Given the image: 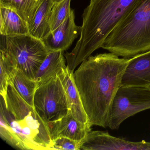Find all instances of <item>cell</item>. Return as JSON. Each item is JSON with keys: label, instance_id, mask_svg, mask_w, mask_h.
Returning a JSON list of instances; mask_svg holds the SVG:
<instances>
[{"label": "cell", "instance_id": "9c48e42d", "mask_svg": "<svg viewBox=\"0 0 150 150\" xmlns=\"http://www.w3.org/2000/svg\"><path fill=\"white\" fill-rule=\"evenodd\" d=\"M81 32V27L75 24L74 11L71 9L64 22L42 41L49 51L64 52L70 48Z\"/></svg>", "mask_w": 150, "mask_h": 150}, {"label": "cell", "instance_id": "6da1fadb", "mask_svg": "<svg viewBox=\"0 0 150 150\" xmlns=\"http://www.w3.org/2000/svg\"><path fill=\"white\" fill-rule=\"evenodd\" d=\"M129 59L105 53L90 56L73 73V78L91 126L108 127L110 110Z\"/></svg>", "mask_w": 150, "mask_h": 150}, {"label": "cell", "instance_id": "7402d4cb", "mask_svg": "<svg viewBox=\"0 0 150 150\" xmlns=\"http://www.w3.org/2000/svg\"><path fill=\"white\" fill-rule=\"evenodd\" d=\"M38 1H39H39H40V0H38Z\"/></svg>", "mask_w": 150, "mask_h": 150}, {"label": "cell", "instance_id": "5b68a950", "mask_svg": "<svg viewBox=\"0 0 150 150\" xmlns=\"http://www.w3.org/2000/svg\"><path fill=\"white\" fill-rule=\"evenodd\" d=\"M1 35L0 56L29 79L35 80L39 67L50 52L43 42L29 34Z\"/></svg>", "mask_w": 150, "mask_h": 150}, {"label": "cell", "instance_id": "2e32d148", "mask_svg": "<svg viewBox=\"0 0 150 150\" xmlns=\"http://www.w3.org/2000/svg\"><path fill=\"white\" fill-rule=\"evenodd\" d=\"M9 84L13 85L20 95L29 104L34 107V96L38 87L37 82L35 80L29 79L21 70L16 68L10 75Z\"/></svg>", "mask_w": 150, "mask_h": 150}, {"label": "cell", "instance_id": "277c9868", "mask_svg": "<svg viewBox=\"0 0 150 150\" xmlns=\"http://www.w3.org/2000/svg\"><path fill=\"white\" fill-rule=\"evenodd\" d=\"M102 48L129 59L150 50V0H140L106 38Z\"/></svg>", "mask_w": 150, "mask_h": 150}, {"label": "cell", "instance_id": "ffe728a7", "mask_svg": "<svg viewBox=\"0 0 150 150\" xmlns=\"http://www.w3.org/2000/svg\"><path fill=\"white\" fill-rule=\"evenodd\" d=\"M81 142L65 137H59L53 140V150H81Z\"/></svg>", "mask_w": 150, "mask_h": 150}, {"label": "cell", "instance_id": "d6986e66", "mask_svg": "<svg viewBox=\"0 0 150 150\" xmlns=\"http://www.w3.org/2000/svg\"><path fill=\"white\" fill-rule=\"evenodd\" d=\"M0 94L1 96L5 98L9 85L10 75L16 67L1 56H0Z\"/></svg>", "mask_w": 150, "mask_h": 150}, {"label": "cell", "instance_id": "3957f363", "mask_svg": "<svg viewBox=\"0 0 150 150\" xmlns=\"http://www.w3.org/2000/svg\"><path fill=\"white\" fill-rule=\"evenodd\" d=\"M140 0H90L84 10L79 39L74 49L64 54L68 70L75 68L101 48L115 27Z\"/></svg>", "mask_w": 150, "mask_h": 150}, {"label": "cell", "instance_id": "9a60e30c", "mask_svg": "<svg viewBox=\"0 0 150 150\" xmlns=\"http://www.w3.org/2000/svg\"><path fill=\"white\" fill-rule=\"evenodd\" d=\"M66 67L63 52H50L35 75V80L38 87L57 75L62 69Z\"/></svg>", "mask_w": 150, "mask_h": 150}, {"label": "cell", "instance_id": "8992f818", "mask_svg": "<svg viewBox=\"0 0 150 150\" xmlns=\"http://www.w3.org/2000/svg\"><path fill=\"white\" fill-rule=\"evenodd\" d=\"M34 105L36 111L49 126L70 112L65 90L58 74L38 87Z\"/></svg>", "mask_w": 150, "mask_h": 150}, {"label": "cell", "instance_id": "44dd1931", "mask_svg": "<svg viewBox=\"0 0 150 150\" xmlns=\"http://www.w3.org/2000/svg\"><path fill=\"white\" fill-rule=\"evenodd\" d=\"M53 3H58V2H60V1H62L63 0H52Z\"/></svg>", "mask_w": 150, "mask_h": 150}, {"label": "cell", "instance_id": "30bf717a", "mask_svg": "<svg viewBox=\"0 0 150 150\" xmlns=\"http://www.w3.org/2000/svg\"><path fill=\"white\" fill-rule=\"evenodd\" d=\"M121 86L150 89V50L129 59Z\"/></svg>", "mask_w": 150, "mask_h": 150}, {"label": "cell", "instance_id": "5bb4252c", "mask_svg": "<svg viewBox=\"0 0 150 150\" xmlns=\"http://www.w3.org/2000/svg\"><path fill=\"white\" fill-rule=\"evenodd\" d=\"M0 33L4 36L29 34L27 23L10 8L0 6Z\"/></svg>", "mask_w": 150, "mask_h": 150}, {"label": "cell", "instance_id": "ba28073f", "mask_svg": "<svg viewBox=\"0 0 150 150\" xmlns=\"http://www.w3.org/2000/svg\"><path fill=\"white\" fill-rule=\"evenodd\" d=\"M81 150H150V142H132L111 136L107 131L91 130L81 142Z\"/></svg>", "mask_w": 150, "mask_h": 150}, {"label": "cell", "instance_id": "52a82bcc", "mask_svg": "<svg viewBox=\"0 0 150 150\" xmlns=\"http://www.w3.org/2000/svg\"><path fill=\"white\" fill-rule=\"evenodd\" d=\"M150 109V89L137 86H121L112 102L108 127L118 129L128 117Z\"/></svg>", "mask_w": 150, "mask_h": 150}, {"label": "cell", "instance_id": "7a4b0ae2", "mask_svg": "<svg viewBox=\"0 0 150 150\" xmlns=\"http://www.w3.org/2000/svg\"><path fill=\"white\" fill-rule=\"evenodd\" d=\"M0 105V137L6 143L17 150H53L50 126L11 84Z\"/></svg>", "mask_w": 150, "mask_h": 150}, {"label": "cell", "instance_id": "e0dca14e", "mask_svg": "<svg viewBox=\"0 0 150 150\" xmlns=\"http://www.w3.org/2000/svg\"><path fill=\"white\" fill-rule=\"evenodd\" d=\"M38 4V0H0V6L16 11L28 25L34 17Z\"/></svg>", "mask_w": 150, "mask_h": 150}, {"label": "cell", "instance_id": "4fadbf2b", "mask_svg": "<svg viewBox=\"0 0 150 150\" xmlns=\"http://www.w3.org/2000/svg\"><path fill=\"white\" fill-rule=\"evenodd\" d=\"M53 5L52 0H40L34 17L28 25L29 35L42 40L51 32L50 17Z\"/></svg>", "mask_w": 150, "mask_h": 150}, {"label": "cell", "instance_id": "8fae6325", "mask_svg": "<svg viewBox=\"0 0 150 150\" xmlns=\"http://www.w3.org/2000/svg\"><path fill=\"white\" fill-rule=\"evenodd\" d=\"M91 126L81 122L74 118L71 111L60 120L50 126L52 140L59 137H65L82 141L92 130Z\"/></svg>", "mask_w": 150, "mask_h": 150}, {"label": "cell", "instance_id": "7c38bea8", "mask_svg": "<svg viewBox=\"0 0 150 150\" xmlns=\"http://www.w3.org/2000/svg\"><path fill=\"white\" fill-rule=\"evenodd\" d=\"M73 73L66 67L61 70L58 76L64 88L69 108L72 115L81 122L90 125L74 80Z\"/></svg>", "mask_w": 150, "mask_h": 150}, {"label": "cell", "instance_id": "ac0fdd59", "mask_svg": "<svg viewBox=\"0 0 150 150\" xmlns=\"http://www.w3.org/2000/svg\"><path fill=\"white\" fill-rule=\"evenodd\" d=\"M71 0H63L54 3L50 17V24L52 31L56 29L65 21L71 12Z\"/></svg>", "mask_w": 150, "mask_h": 150}]
</instances>
